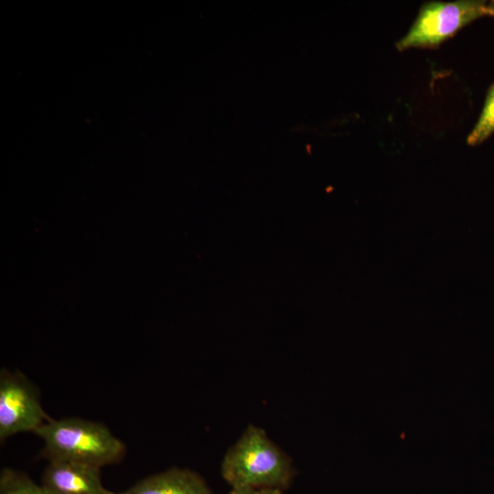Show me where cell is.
I'll return each instance as SVG.
<instances>
[{
	"label": "cell",
	"instance_id": "cell-4",
	"mask_svg": "<svg viewBox=\"0 0 494 494\" xmlns=\"http://www.w3.org/2000/svg\"><path fill=\"white\" fill-rule=\"evenodd\" d=\"M50 418L39 394L22 373L2 370L0 373V440L20 433H36Z\"/></svg>",
	"mask_w": 494,
	"mask_h": 494
},
{
	"label": "cell",
	"instance_id": "cell-8",
	"mask_svg": "<svg viewBox=\"0 0 494 494\" xmlns=\"http://www.w3.org/2000/svg\"><path fill=\"white\" fill-rule=\"evenodd\" d=\"M5 470L23 494H52L41 484L33 481L26 474L11 468H5Z\"/></svg>",
	"mask_w": 494,
	"mask_h": 494
},
{
	"label": "cell",
	"instance_id": "cell-6",
	"mask_svg": "<svg viewBox=\"0 0 494 494\" xmlns=\"http://www.w3.org/2000/svg\"><path fill=\"white\" fill-rule=\"evenodd\" d=\"M114 494H212L198 473L179 467L151 475Z\"/></svg>",
	"mask_w": 494,
	"mask_h": 494
},
{
	"label": "cell",
	"instance_id": "cell-7",
	"mask_svg": "<svg viewBox=\"0 0 494 494\" xmlns=\"http://www.w3.org/2000/svg\"><path fill=\"white\" fill-rule=\"evenodd\" d=\"M494 134V83L489 87L480 115L467 137L468 145H478Z\"/></svg>",
	"mask_w": 494,
	"mask_h": 494
},
{
	"label": "cell",
	"instance_id": "cell-2",
	"mask_svg": "<svg viewBox=\"0 0 494 494\" xmlns=\"http://www.w3.org/2000/svg\"><path fill=\"white\" fill-rule=\"evenodd\" d=\"M48 460L61 459L102 467L122 459L124 444L103 424L78 417L49 419L35 433Z\"/></svg>",
	"mask_w": 494,
	"mask_h": 494
},
{
	"label": "cell",
	"instance_id": "cell-10",
	"mask_svg": "<svg viewBox=\"0 0 494 494\" xmlns=\"http://www.w3.org/2000/svg\"><path fill=\"white\" fill-rule=\"evenodd\" d=\"M227 494H284L278 489H251V488H231Z\"/></svg>",
	"mask_w": 494,
	"mask_h": 494
},
{
	"label": "cell",
	"instance_id": "cell-11",
	"mask_svg": "<svg viewBox=\"0 0 494 494\" xmlns=\"http://www.w3.org/2000/svg\"><path fill=\"white\" fill-rule=\"evenodd\" d=\"M486 16L494 17V0L486 4Z\"/></svg>",
	"mask_w": 494,
	"mask_h": 494
},
{
	"label": "cell",
	"instance_id": "cell-5",
	"mask_svg": "<svg viewBox=\"0 0 494 494\" xmlns=\"http://www.w3.org/2000/svg\"><path fill=\"white\" fill-rule=\"evenodd\" d=\"M100 469L83 463L50 459L41 485L52 494H114L103 486Z\"/></svg>",
	"mask_w": 494,
	"mask_h": 494
},
{
	"label": "cell",
	"instance_id": "cell-9",
	"mask_svg": "<svg viewBox=\"0 0 494 494\" xmlns=\"http://www.w3.org/2000/svg\"><path fill=\"white\" fill-rule=\"evenodd\" d=\"M0 494H23L11 480L5 469L0 475Z\"/></svg>",
	"mask_w": 494,
	"mask_h": 494
},
{
	"label": "cell",
	"instance_id": "cell-3",
	"mask_svg": "<svg viewBox=\"0 0 494 494\" xmlns=\"http://www.w3.org/2000/svg\"><path fill=\"white\" fill-rule=\"evenodd\" d=\"M485 1H430L419 9L408 32L395 47L399 51L409 48H435L454 37L474 20L486 16Z\"/></svg>",
	"mask_w": 494,
	"mask_h": 494
},
{
	"label": "cell",
	"instance_id": "cell-1",
	"mask_svg": "<svg viewBox=\"0 0 494 494\" xmlns=\"http://www.w3.org/2000/svg\"><path fill=\"white\" fill-rule=\"evenodd\" d=\"M221 476L231 488H287L294 476L290 457L259 426L250 424L226 452Z\"/></svg>",
	"mask_w": 494,
	"mask_h": 494
}]
</instances>
